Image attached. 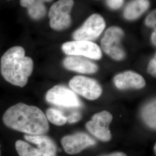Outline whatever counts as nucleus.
I'll use <instances>...</instances> for the list:
<instances>
[{
	"mask_svg": "<svg viewBox=\"0 0 156 156\" xmlns=\"http://www.w3.org/2000/svg\"><path fill=\"white\" fill-rule=\"evenodd\" d=\"M6 127L27 135L46 134L49 124L45 113L39 108L18 103L9 108L2 117Z\"/></svg>",
	"mask_w": 156,
	"mask_h": 156,
	"instance_id": "obj_1",
	"label": "nucleus"
},
{
	"mask_svg": "<svg viewBox=\"0 0 156 156\" xmlns=\"http://www.w3.org/2000/svg\"><path fill=\"white\" fill-rule=\"evenodd\" d=\"M25 54L23 47L16 46L7 50L1 59L2 77L8 83L20 87L27 84L33 72V60Z\"/></svg>",
	"mask_w": 156,
	"mask_h": 156,
	"instance_id": "obj_2",
	"label": "nucleus"
},
{
	"mask_svg": "<svg viewBox=\"0 0 156 156\" xmlns=\"http://www.w3.org/2000/svg\"><path fill=\"white\" fill-rule=\"evenodd\" d=\"M28 142L18 140L15 147L19 156H56L57 146L54 140L44 135H25Z\"/></svg>",
	"mask_w": 156,
	"mask_h": 156,
	"instance_id": "obj_3",
	"label": "nucleus"
},
{
	"mask_svg": "<svg viewBox=\"0 0 156 156\" xmlns=\"http://www.w3.org/2000/svg\"><path fill=\"white\" fill-rule=\"evenodd\" d=\"M73 4V0H58L51 6L49 11L51 28L61 31L69 27L71 23L70 12Z\"/></svg>",
	"mask_w": 156,
	"mask_h": 156,
	"instance_id": "obj_4",
	"label": "nucleus"
},
{
	"mask_svg": "<svg viewBox=\"0 0 156 156\" xmlns=\"http://www.w3.org/2000/svg\"><path fill=\"white\" fill-rule=\"evenodd\" d=\"M124 36L123 30L118 27L108 28L101 40L103 50L113 59L120 61L126 57V53L121 44Z\"/></svg>",
	"mask_w": 156,
	"mask_h": 156,
	"instance_id": "obj_5",
	"label": "nucleus"
},
{
	"mask_svg": "<svg viewBox=\"0 0 156 156\" xmlns=\"http://www.w3.org/2000/svg\"><path fill=\"white\" fill-rule=\"evenodd\" d=\"M46 100L56 106L71 108H79L82 103L74 91L62 85H56L46 94Z\"/></svg>",
	"mask_w": 156,
	"mask_h": 156,
	"instance_id": "obj_6",
	"label": "nucleus"
},
{
	"mask_svg": "<svg viewBox=\"0 0 156 156\" xmlns=\"http://www.w3.org/2000/svg\"><path fill=\"white\" fill-rule=\"evenodd\" d=\"M112 120L111 113L103 111L93 115L91 120L86 124V127L97 139L104 142H108L112 139L109 126Z\"/></svg>",
	"mask_w": 156,
	"mask_h": 156,
	"instance_id": "obj_7",
	"label": "nucleus"
},
{
	"mask_svg": "<svg viewBox=\"0 0 156 156\" xmlns=\"http://www.w3.org/2000/svg\"><path fill=\"white\" fill-rule=\"evenodd\" d=\"M69 84L74 92L89 100L98 99L102 93V89L97 80L83 76H74Z\"/></svg>",
	"mask_w": 156,
	"mask_h": 156,
	"instance_id": "obj_8",
	"label": "nucleus"
},
{
	"mask_svg": "<svg viewBox=\"0 0 156 156\" xmlns=\"http://www.w3.org/2000/svg\"><path fill=\"white\" fill-rule=\"evenodd\" d=\"M105 27V22L102 17L94 14L89 17L83 25L73 34L75 41H91L97 39Z\"/></svg>",
	"mask_w": 156,
	"mask_h": 156,
	"instance_id": "obj_9",
	"label": "nucleus"
},
{
	"mask_svg": "<svg viewBox=\"0 0 156 156\" xmlns=\"http://www.w3.org/2000/svg\"><path fill=\"white\" fill-rule=\"evenodd\" d=\"M62 50L68 55L83 56L93 60H99L102 57L100 47L91 41L68 42L62 45Z\"/></svg>",
	"mask_w": 156,
	"mask_h": 156,
	"instance_id": "obj_10",
	"label": "nucleus"
},
{
	"mask_svg": "<svg viewBox=\"0 0 156 156\" xmlns=\"http://www.w3.org/2000/svg\"><path fill=\"white\" fill-rule=\"evenodd\" d=\"M96 142L89 135L84 133H78L64 136L62 144L64 150L68 154H76L84 149L93 146Z\"/></svg>",
	"mask_w": 156,
	"mask_h": 156,
	"instance_id": "obj_11",
	"label": "nucleus"
},
{
	"mask_svg": "<svg viewBox=\"0 0 156 156\" xmlns=\"http://www.w3.org/2000/svg\"><path fill=\"white\" fill-rule=\"evenodd\" d=\"M113 82L118 89H140L146 85L145 79L140 74L133 71H126L116 75Z\"/></svg>",
	"mask_w": 156,
	"mask_h": 156,
	"instance_id": "obj_12",
	"label": "nucleus"
},
{
	"mask_svg": "<svg viewBox=\"0 0 156 156\" xmlns=\"http://www.w3.org/2000/svg\"><path fill=\"white\" fill-rule=\"evenodd\" d=\"M63 64L67 69L81 73H94L98 69L95 63L80 56L67 57L64 59Z\"/></svg>",
	"mask_w": 156,
	"mask_h": 156,
	"instance_id": "obj_13",
	"label": "nucleus"
},
{
	"mask_svg": "<svg viewBox=\"0 0 156 156\" xmlns=\"http://www.w3.org/2000/svg\"><path fill=\"white\" fill-rule=\"evenodd\" d=\"M52 1L53 0H20V4L27 9L28 15L33 19L39 20L46 14L44 2H50Z\"/></svg>",
	"mask_w": 156,
	"mask_h": 156,
	"instance_id": "obj_14",
	"label": "nucleus"
},
{
	"mask_svg": "<svg viewBox=\"0 0 156 156\" xmlns=\"http://www.w3.org/2000/svg\"><path fill=\"white\" fill-rule=\"evenodd\" d=\"M149 5L148 0H134L126 8L124 16L128 20H135L142 15Z\"/></svg>",
	"mask_w": 156,
	"mask_h": 156,
	"instance_id": "obj_15",
	"label": "nucleus"
},
{
	"mask_svg": "<svg viewBox=\"0 0 156 156\" xmlns=\"http://www.w3.org/2000/svg\"><path fill=\"white\" fill-rule=\"evenodd\" d=\"M156 99L147 103L142 108L140 115L144 122L149 127L156 129Z\"/></svg>",
	"mask_w": 156,
	"mask_h": 156,
	"instance_id": "obj_16",
	"label": "nucleus"
},
{
	"mask_svg": "<svg viewBox=\"0 0 156 156\" xmlns=\"http://www.w3.org/2000/svg\"><path fill=\"white\" fill-rule=\"evenodd\" d=\"M48 120L56 126H62L67 123V117L64 113L56 108H50L48 109L46 113Z\"/></svg>",
	"mask_w": 156,
	"mask_h": 156,
	"instance_id": "obj_17",
	"label": "nucleus"
},
{
	"mask_svg": "<svg viewBox=\"0 0 156 156\" xmlns=\"http://www.w3.org/2000/svg\"><path fill=\"white\" fill-rule=\"evenodd\" d=\"M67 119V122L69 123H74L78 122L82 118L81 113L78 111H73L71 114L66 116Z\"/></svg>",
	"mask_w": 156,
	"mask_h": 156,
	"instance_id": "obj_18",
	"label": "nucleus"
},
{
	"mask_svg": "<svg viewBox=\"0 0 156 156\" xmlns=\"http://www.w3.org/2000/svg\"><path fill=\"white\" fill-rule=\"evenodd\" d=\"M145 23L147 26H150L156 28V10L151 12L145 21Z\"/></svg>",
	"mask_w": 156,
	"mask_h": 156,
	"instance_id": "obj_19",
	"label": "nucleus"
},
{
	"mask_svg": "<svg viewBox=\"0 0 156 156\" xmlns=\"http://www.w3.org/2000/svg\"><path fill=\"white\" fill-rule=\"evenodd\" d=\"M147 72L151 74L153 77L156 78V56L151 59L150 62L149 63Z\"/></svg>",
	"mask_w": 156,
	"mask_h": 156,
	"instance_id": "obj_20",
	"label": "nucleus"
},
{
	"mask_svg": "<svg viewBox=\"0 0 156 156\" xmlns=\"http://www.w3.org/2000/svg\"><path fill=\"white\" fill-rule=\"evenodd\" d=\"M123 0H107L108 6L113 9H119L123 4Z\"/></svg>",
	"mask_w": 156,
	"mask_h": 156,
	"instance_id": "obj_21",
	"label": "nucleus"
},
{
	"mask_svg": "<svg viewBox=\"0 0 156 156\" xmlns=\"http://www.w3.org/2000/svg\"><path fill=\"white\" fill-rule=\"evenodd\" d=\"M127 156L125 153H124L123 152H115L111 153L110 154L108 155H104V156Z\"/></svg>",
	"mask_w": 156,
	"mask_h": 156,
	"instance_id": "obj_22",
	"label": "nucleus"
},
{
	"mask_svg": "<svg viewBox=\"0 0 156 156\" xmlns=\"http://www.w3.org/2000/svg\"><path fill=\"white\" fill-rule=\"evenodd\" d=\"M156 30L151 35V41L154 46L156 45Z\"/></svg>",
	"mask_w": 156,
	"mask_h": 156,
	"instance_id": "obj_23",
	"label": "nucleus"
},
{
	"mask_svg": "<svg viewBox=\"0 0 156 156\" xmlns=\"http://www.w3.org/2000/svg\"><path fill=\"white\" fill-rule=\"evenodd\" d=\"M156 145H154V151H155V153H156Z\"/></svg>",
	"mask_w": 156,
	"mask_h": 156,
	"instance_id": "obj_24",
	"label": "nucleus"
},
{
	"mask_svg": "<svg viewBox=\"0 0 156 156\" xmlns=\"http://www.w3.org/2000/svg\"><path fill=\"white\" fill-rule=\"evenodd\" d=\"M0 156H1V149H0Z\"/></svg>",
	"mask_w": 156,
	"mask_h": 156,
	"instance_id": "obj_25",
	"label": "nucleus"
}]
</instances>
